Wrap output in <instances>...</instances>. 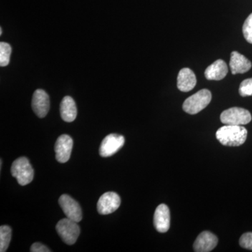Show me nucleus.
Segmentation results:
<instances>
[{"instance_id": "obj_1", "label": "nucleus", "mask_w": 252, "mask_h": 252, "mask_svg": "<svg viewBox=\"0 0 252 252\" xmlns=\"http://www.w3.org/2000/svg\"><path fill=\"white\" fill-rule=\"evenodd\" d=\"M216 137L222 145L239 147L246 141L248 130L241 126L225 125L217 131Z\"/></svg>"}, {"instance_id": "obj_2", "label": "nucleus", "mask_w": 252, "mask_h": 252, "mask_svg": "<svg viewBox=\"0 0 252 252\" xmlns=\"http://www.w3.org/2000/svg\"><path fill=\"white\" fill-rule=\"evenodd\" d=\"M11 172L21 186L29 185L34 178V170L26 157L18 158L13 162Z\"/></svg>"}, {"instance_id": "obj_3", "label": "nucleus", "mask_w": 252, "mask_h": 252, "mask_svg": "<svg viewBox=\"0 0 252 252\" xmlns=\"http://www.w3.org/2000/svg\"><path fill=\"white\" fill-rule=\"evenodd\" d=\"M211 100V92L207 89H203L186 99L183 104L184 111L192 115L198 114L205 109Z\"/></svg>"}, {"instance_id": "obj_4", "label": "nucleus", "mask_w": 252, "mask_h": 252, "mask_svg": "<svg viewBox=\"0 0 252 252\" xmlns=\"http://www.w3.org/2000/svg\"><path fill=\"white\" fill-rule=\"evenodd\" d=\"M56 230L63 241L68 245H74L80 234V228L77 222L67 217L59 220L56 225Z\"/></svg>"}, {"instance_id": "obj_5", "label": "nucleus", "mask_w": 252, "mask_h": 252, "mask_svg": "<svg viewBox=\"0 0 252 252\" xmlns=\"http://www.w3.org/2000/svg\"><path fill=\"white\" fill-rule=\"evenodd\" d=\"M252 119L250 112L240 107L226 109L221 113L220 117V122L225 125H246L251 122Z\"/></svg>"}, {"instance_id": "obj_6", "label": "nucleus", "mask_w": 252, "mask_h": 252, "mask_svg": "<svg viewBox=\"0 0 252 252\" xmlns=\"http://www.w3.org/2000/svg\"><path fill=\"white\" fill-rule=\"evenodd\" d=\"M125 143L124 136L110 134L106 136L99 147V155L102 157H112L122 148Z\"/></svg>"}, {"instance_id": "obj_7", "label": "nucleus", "mask_w": 252, "mask_h": 252, "mask_svg": "<svg viewBox=\"0 0 252 252\" xmlns=\"http://www.w3.org/2000/svg\"><path fill=\"white\" fill-rule=\"evenodd\" d=\"M59 203L67 218L77 223L81 221L82 220V211L80 205L72 197L67 194H63L60 197Z\"/></svg>"}, {"instance_id": "obj_8", "label": "nucleus", "mask_w": 252, "mask_h": 252, "mask_svg": "<svg viewBox=\"0 0 252 252\" xmlns=\"http://www.w3.org/2000/svg\"><path fill=\"white\" fill-rule=\"evenodd\" d=\"M120 196L114 192H107L99 198L97 202V212L102 215H107L116 211L120 207Z\"/></svg>"}, {"instance_id": "obj_9", "label": "nucleus", "mask_w": 252, "mask_h": 252, "mask_svg": "<svg viewBox=\"0 0 252 252\" xmlns=\"http://www.w3.org/2000/svg\"><path fill=\"white\" fill-rule=\"evenodd\" d=\"M73 147V140L70 136H60L55 144L56 158L58 162L64 163L70 158Z\"/></svg>"}, {"instance_id": "obj_10", "label": "nucleus", "mask_w": 252, "mask_h": 252, "mask_svg": "<svg viewBox=\"0 0 252 252\" xmlns=\"http://www.w3.org/2000/svg\"><path fill=\"white\" fill-rule=\"evenodd\" d=\"M32 107L36 116L44 118L47 115L50 108L49 97L45 91L37 89L33 94Z\"/></svg>"}, {"instance_id": "obj_11", "label": "nucleus", "mask_w": 252, "mask_h": 252, "mask_svg": "<svg viewBox=\"0 0 252 252\" xmlns=\"http://www.w3.org/2000/svg\"><path fill=\"white\" fill-rule=\"evenodd\" d=\"M154 224L159 233H166L170 226V212L165 204H160L157 207L154 213Z\"/></svg>"}, {"instance_id": "obj_12", "label": "nucleus", "mask_w": 252, "mask_h": 252, "mask_svg": "<svg viewBox=\"0 0 252 252\" xmlns=\"http://www.w3.org/2000/svg\"><path fill=\"white\" fill-rule=\"evenodd\" d=\"M218 238L210 231H204L198 235L193 244L194 251L197 252H211L216 248Z\"/></svg>"}, {"instance_id": "obj_13", "label": "nucleus", "mask_w": 252, "mask_h": 252, "mask_svg": "<svg viewBox=\"0 0 252 252\" xmlns=\"http://www.w3.org/2000/svg\"><path fill=\"white\" fill-rule=\"evenodd\" d=\"M252 63L243 55L237 51H233L230 55V69L232 74H244L252 68Z\"/></svg>"}, {"instance_id": "obj_14", "label": "nucleus", "mask_w": 252, "mask_h": 252, "mask_svg": "<svg viewBox=\"0 0 252 252\" xmlns=\"http://www.w3.org/2000/svg\"><path fill=\"white\" fill-rule=\"evenodd\" d=\"M196 77L191 69L183 68L179 72L177 77V88L182 92H189L193 90L196 85Z\"/></svg>"}, {"instance_id": "obj_15", "label": "nucleus", "mask_w": 252, "mask_h": 252, "mask_svg": "<svg viewBox=\"0 0 252 252\" xmlns=\"http://www.w3.org/2000/svg\"><path fill=\"white\" fill-rule=\"evenodd\" d=\"M226 63L223 60H217L210 64L205 72V78L208 80L220 81L224 79L228 74Z\"/></svg>"}, {"instance_id": "obj_16", "label": "nucleus", "mask_w": 252, "mask_h": 252, "mask_svg": "<svg viewBox=\"0 0 252 252\" xmlns=\"http://www.w3.org/2000/svg\"><path fill=\"white\" fill-rule=\"evenodd\" d=\"M60 111L63 120L65 122H74L77 118V106L74 99L70 96L63 97L60 107Z\"/></svg>"}, {"instance_id": "obj_17", "label": "nucleus", "mask_w": 252, "mask_h": 252, "mask_svg": "<svg viewBox=\"0 0 252 252\" xmlns=\"http://www.w3.org/2000/svg\"><path fill=\"white\" fill-rule=\"evenodd\" d=\"M12 230L9 225L0 227V252H5L9 248L11 240Z\"/></svg>"}, {"instance_id": "obj_18", "label": "nucleus", "mask_w": 252, "mask_h": 252, "mask_svg": "<svg viewBox=\"0 0 252 252\" xmlns=\"http://www.w3.org/2000/svg\"><path fill=\"white\" fill-rule=\"evenodd\" d=\"M11 51L12 49L8 43L2 41L0 43V65L1 67H6L9 64Z\"/></svg>"}, {"instance_id": "obj_19", "label": "nucleus", "mask_w": 252, "mask_h": 252, "mask_svg": "<svg viewBox=\"0 0 252 252\" xmlns=\"http://www.w3.org/2000/svg\"><path fill=\"white\" fill-rule=\"evenodd\" d=\"M239 94L242 97L252 96V78L245 79L240 84Z\"/></svg>"}, {"instance_id": "obj_20", "label": "nucleus", "mask_w": 252, "mask_h": 252, "mask_svg": "<svg viewBox=\"0 0 252 252\" xmlns=\"http://www.w3.org/2000/svg\"><path fill=\"white\" fill-rule=\"evenodd\" d=\"M243 32L245 39L252 44V13L244 23Z\"/></svg>"}, {"instance_id": "obj_21", "label": "nucleus", "mask_w": 252, "mask_h": 252, "mask_svg": "<svg viewBox=\"0 0 252 252\" xmlns=\"http://www.w3.org/2000/svg\"><path fill=\"white\" fill-rule=\"evenodd\" d=\"M240 245L243 248L247 249V250H252V233H245L242 235L240 239Z\"/></svg>"}, {"instance_id": "obj_22", "label": "nucleus", "mask_w": 252, "mask_h": 252, "mask_svg": "<svg viewBox=\"0 0 252 252\" xmlns=\"http://www.w3.org/2000/svg\"><path fill=\"white\" fill-rule=\"evenodd\" d=\"M32 252H51L45 245L39 243H35L32 245L31 248Z\"/></svg>"}, {"instance_id": "obj_23", "label": "nucleus", "mask_w": 252, "mask_h": 252, "mask_svg": "<svg viewBox=\"0 0 252 252\" xmlns=\"http://www.w3.org/2000/svg\"><path fill=\"white\" fill-rule=\"evenodd\" d=\"M2 34V29H1V28H0V35H1Z\"/></svg>"}]
</instances>
